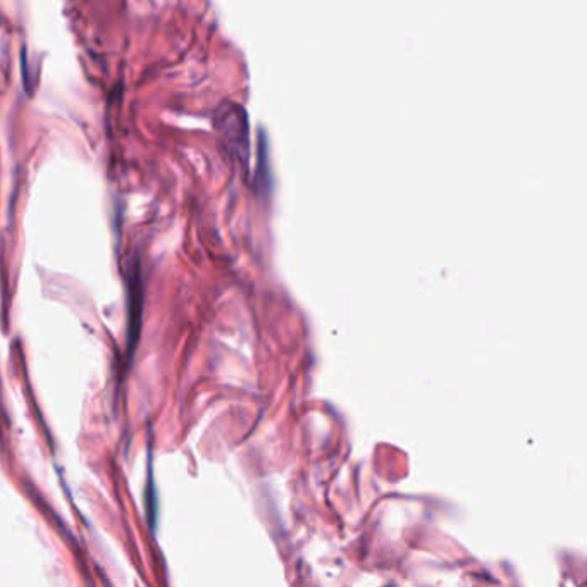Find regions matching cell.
<instances>
[{
    "instance_id": "obj_2",
    "label": "cell",
    "mask_w": 587,
    "mask_h": 587,
    "mask_svg": "<svg viewBox=\"0 0 587 587\" xmlns=\"http://www.w3.org/2000/svg\"><path fill=\"white\" fill-rule=\"evenodd\" d=\"M128 302H129V319H128V331H129V348H135V342H137V334L138 329L142 325V281L138 278V271L129 274V295H128Z\"/></svg>"
},
{
    "instance_id": "obj_1",
    "label": "cell",
    "mask_w": 587,
    "mask_h": 587,
    "mask_svg": "<svg viewBox=\"0 0 587 587\" xmlns=\"http://www.w3.org/2000/svg\"><path fill=\"white\" fill-rule=\"evenodd\" d=\"M216 128L226 143L227 150L245 169H248L250 163V128H248V116L242 105L235 102H226L216 114Z\"/></svg>"
}]
</instances>
